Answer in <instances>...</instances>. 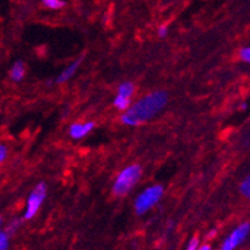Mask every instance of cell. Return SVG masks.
Returning a JSON list of instances; mask_svg holds the SVG:
<instances>
[{
  "label": "cell",
  "instance_id": "cell-5",
  "mask_svg": "<svg viewBox=\"0 0 250 250\" xmlns=\"http://www.w3.org/2000/svg\"><path fill=\"white\" fill-rule=\"evenodd\" d=\"M250 231V224L249 223H243L240 224L230 235L223 242L220 250H234L239 244L244 242V239L248 236Z\"/></svg>",
  "mask_w": 250,
  "mask_h": 250
},
{
  "label": "cell",
  "instance_id": "cell-11",
  "mask_svg": "<svg viewBox=\"0 0 250 250\" xmlns=\"http://www.w3.org/2000/svg\"><path fill=\"white\" fill-rule=\"evenodd\" d=\"M42 4H44L46 8L54 9V10L63 8V5H65L63 0H42Z\"/></svg>",
  "mask_w": 250,
  "mask_h": 250
},
{
  "label": "cell",
  "instance_id": "cell-1",
  "mask_svg": "<svg viewBox=\"0 0 250 250\" xmlns=\"http://www.w3.org/2000/svg\"><path fill=\"white\" fill-rule=\"evenodd\" d=\"M168 96L163 91H157L148 96L141 99L135 106L129 108L127 113L122 116V122L129 126H137L143 121L153 117L158 111L165 107Z\"/></svg>",
  "mask_w": 250,
  "mask_h": 250
},
{
  "label": "cell",
  "instance_id": "cell-6",
  "mask_svg": "<svg viewBox=\"0 0 250 250\" xmlns=\"http://www.w3.org/2000/svg\"><path fill=\"white\" fill-rule=\"evenodd\" d=\"M94 128V122H87V124H74L70 128V135L74 138H81L87 135L91 129Z\"/></svg>",
  "mask_w": 250,
  "mask_h": 250
},
{
  "label": "cell",
  "instance_id": "cell-15",
  "mask_svg": "<svg viewBox=\"0 0 250 250\" xmlns=\"http://www.w3.org/2000/svg\"><path fill=\"white\" fill-rule=\"evenodd\" d=\"M18 224H19V220H14L13 223H10V226H8V229H6V233H8L9 235L14 233V231L17 230L18 227H19Z\"/></svg>",
  "mask_w": 250,
  "mask_h": 250
},
{
  "label": "cell",
  "instance_id": "cell-17",
  "mask_svg": "<svg viewBox=\"0 0 250 250\" xmlns=\"http://www.w3.org/2000/svg\"><path fill=\"white\" fill-rule=\"evenodd\" d=\"M6 154H8V149H6V147L4 145H1L0 146V161L5 160Z\"/></svg>",
  "mask_w": 250,
  "mask_h": 250
},
{
  "label": "cell",
  "instance_id": "cell-4",
  "mask_svg": "<svg viewBox=\"0 0 250 250\" xmlns=\"http://www.w3.org/2000/svg\"><path fill=\"white\" fill-rule=\"evenodd\" d=\"M46 195V187L44 183H39L34 190L31 192L30 197L28 199V206H26V210H25V218L26 219H31L36 212L39 210L40 206H42V201L45 199Z\"/></svg>",
  "mask_w": 250,
  "mask_h": 250
},
{
  "label": "cell",
  "instance_id": "cell-13",
  "mask_svg": "<svg viewBox=\"0 0 250 250\" xmlns=\"http://www.w3.org/2000/svg\"><path fill=\"white\" fill-rule=\"evenodd\" d=\"M9 248V234L3 231L0 234V250H8Z\"/></svg>",
  "mask_w": 250,
  "mask_h": 250
},
{
  "label": "cell",
  "instance_id": "cell-16",
  "mask_svg": "<svg viewBox=\"0 0 250 250\" xmlns=\"http://www.w3.org/2000/svg\"><path fill=\"white\" fill-rule=\"evenodd\" d=\"M198 239H197V238H194V239H192L189 242V244H188V248H187V250H198Z\"/></svg>",
  "mask_w": 250,
  "mask_h": 250
},
{
  "label": "cell",
  "instance_id": "cell-18",
  "mask_svg": "<svg viewBox=\"0 0 250 250\" xmlns=\"http://www.w3.org/2000/svg\"><path fill=\"white\" fill-rule=\"evenodd\" d=\"M167 34H168V28L166 26V25H162V26H160V28H158V35H160L161 38L166 36Z\"/></svg>",
  "mask_w": 250,
  "mask_h": 250
},
{
  "label": "cell",
  "instance_id": "cell-8",
  "mask_svg": "<svg viewBox=\"0 0 250 250\" xmlns=\"http://www.w3.org/2000/svg\"><path fill=\"white\" fill-rule=\"evenodd\" d=\"M25 74V67H24V62L22 61H18V62L14 63V66L11 69L10 75L11 79L14 81H20L24 77Z\"/></svg>",
  "mask_w": 250,
  "mask_h": 250
},
{
  "label": "cell",
  "instance_id": "cell-3",
  "mask_svg": "<svg viewBox=\"0 0 250 250\" xmlns=\"http://www.w3.org/2000/svg\"><path fill=\"white\" fill-rule=\"evenodd\" d=\"M162 193L163 188L161 186H153L141 193L140 197L136 199V212L138 214H143L149 210L157 202L160 201Z\"/></svg>",
  "mask_w": 250,
  "mask_h": 250
},
{
  "label": "cell",
  "instance_id": "cell-12",
  "mask_svg": "<svg viewBox=\"0 0 250 250\" xmlns=\"http://www.w3.org/2000/svg\"><path fill=\"white\" fill-rule=\"evenodd\" d=\"M240 192L243 193V195H245L247 198H250V176L243 181L242 186H240Z\"/></svg>",
  "mask_w": 250,
  "mask_h": 250
},
{
  "label": "cell",
  "instance_id": "cell-2",
  "mask_svg": "<svg viewBox=\"0 0 250 250\" xmlns=\"http://www.w3.org/2000/svg\"><path fill=\"white\" fill-rule=\"evenodd\" d=\"M141 176V167L138 165H132L124 169L118 174L117 179L113 186V192L117 195H124L132 189L133 186L137 183Z\"/></svg>",
  "mask_w": 250,
  "mask_h": 250
},
{
  "label": "cell",
  "instance_id": "cell-9",
  "mask_svg": "<svg viewBox=\"0 0 250 250\" xmlns=\"http://www.w3.org/2000/svg\"><path fill=\"white\" fill-rule=\"evenodd\" d=\"M133 85L131 83H124L120 87H118V95L125 97H129L133 94Z\"/></svg>",
  "mask_w": 250,
  "mask_h": 250
},
{
  "label": "cell",
  "instance_id": "cell-19",
  "mask_svg": "<svg viewBox=\"0 0 250 250\" xmlns=\"http://www.w3.org/2000/svg\"><path fill=\"white\" fill-rule=\"evenodd\" d=\"M198 250H212V248H210V245L204 244V245H201V247L198 248Z\"/></svg>",
  "mask_w": 250,
  "mask_h": 250
},
{
  "label": "cell",
  "instance_id": "cell-7",
  "mask_svg": "<svg viewBox=\"0 0 250 250\" xmlns=\"http://www.w3.org/2000/svg\"><path fill=\"white\" fill-rule=\"evenodd\" d=\"M81 61H83V58H80V59H79V60L75 61L74 63H71V65H70V66L67 67L66 70H63L62 74H61L60 76H59L58 83H65V81L69 80L70 77L74 76L75 71H76V70H77V67H79V65H80V63H81Z\"/></svg>",
  "mask_w": 250,
  "mask_h": 250
},
{
  "label": "cell",
  "instance_id": "cell-14",
  "mask_svg": "<svg viewBox=\"0 0 250 250\" xmlns=\"http://www.w3.org/2000/svg\"><path fill=\"white\" fill-rule=\"evenodd\" d=\"M240 58H242L243 61L250 63V46L240 50Z\"/></svg>",
  "mask_w": 250,
  "mask_h": 250
},
{
  "label": "cell",
  "instance_id": "cell-10",
  "mask_svg": "<svg viewBox=\"0 0 250 250\" xmlns=\"http://www.w3.org/2000/svg\"><path fill=\"white\" fill-rule=\"evenodd\" d=\"M115 106L118 110H127L129 107V97H125L118 95L115 99Z\"/></svg>",
  "mask_w": 250,
  "mask_h": 250
}]
</instances>
